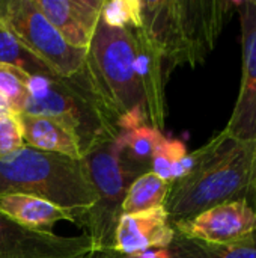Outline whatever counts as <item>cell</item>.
Segmentation results:
<instances>
[{"instance_id": "1", "label": "cell", "mask_w": 256, "mask_h": 258, "mask_svg": "<svg viewBox=\"0 0 256 258\" xmlns=\"http://www.w3.org/2000/svg\"><path fill=\"white\" fill-rule=\"evenodd\" d=\"M74 77L118 135L149 125L130 30L100 18L83 68Z\"/></svg>"}, {"instance_id": "2", "label": "cell", "mask_w": 256, "mask_h": 258, "mask_svg": "<svg viewBox=\"0 0 256 258\" xmlns=\"http://www.w3.org/2000/svg\"><path fill=\"white\" fill-rule=\"evenodd\" d=\"M235 8L229 0H142L143 29L158 45L170 74L177 67L205 60Z\"/></svg>"}, {"instance_id": "3", "label": "cell", "mask_w": 256, "mask_h": 258, "mask_svg": "<svg viewBox=\"0 0 256 258\" xmlns=\"http://www.w3.org/2000/svg\"><path fill=\"white\" fill-rule=\"evenodd\" d=\"M228 203H246L256 210V141L229 138L201 168L170 183L164 210L177 224Z\"/></svg>"}, {"instance_id": "4", "label": "cell", "mask_w": 256, "mask_h": 258, "mask_svg": "<svg viewBox=\"0 0 256 258\" xmlns=\"http://www.w3.org/2000/svg\"><path fill=\"white\" fill-rule=\"evenodd\" d=\"M24 194L50 201L75 216L95 204V190L83 160L23 147L0 159V195Z\"/></svg>"}, {"instance_id": "5", "label": "cell", "mask_w": 256, "mask_h": 258, "mask_svg": "<svg viewBox=\"0 0 256 258\" xmlns=\"http://www.w3.org/2000/svg\"><path fill=\"white\" fill-rule=\"evenodd\" d=\"M29 89L30 101L24 113L62 122L78 139L83 157L101 142L119 136L101 116L75 77L30 76Z\"/></svg>"}, {"instance_id": "6", "label": "cell", "mask_w": 256, "mask_h": 258, "mask_svg": "<svg viewBox=\"0 0 256 258\" xmlns=\"http://www.w3.org/2000/svg\"><path fill=\"white\" fill-rule=\"evenodd\" d=\"M118 138L101 142L81 159L97 197L78 224L92 242V252L113 249L122 203L130 186L119 160Z\"/></svg>"}, {"instance_id": "7", "label": "cell", "mask_w": 256, "mask_h": 258, "mask_svg": "<svg viewBox=\"0 0 256 258\" xmlns=\"http://www.w3.org/2000/svg\"><path fill=\"white\" fill-rule=\"evenodd\" d=\"M0 26L56 77L71 79L83 68L88 50L71 47L35 0H0Z\"/></svg>"}, {"instance_id": "8", "label": "cell", "mask_w": 256, "mask_h": 258, "mask_svg": "<svg viewBox=\"0 0 256 258\" xmlns=\"http://www.w3.org/2000/svg\"><path fill=\"white\" fill-rule=\"evenodd\" d=\"M241 24V86L232 115L223 128L235 141H256V0L235 2Z\"/></svg>"}, {"instance_id": "9", "label": "cell", "mask_w": 256, "mask_h": 258, "mask_svg": "<svg viewBox=\"0 0 256 258\" xmlns=\"http://www.w3.org/2000/svg\"><path fill=\"white\" fill-rule=\"evenodd\" d=\"M92 252L86 234L63 237L26 228L0 215V258H84Z\"/></svg>"}, {"instance_id": "10", "label": "cell", "mask_w": 256, "mask_h": 258, "mask_svg": "<svg viewBox=\"0 0 256 258\" xmlns=\"http://www.w3.org/2000/svg\"><path fill=\"white\" fill-rule=\"evenodd\" d=\"M172 225L175 233L186 239L226 246L243 240L255 230L256 210L246 203H228Z\"/></svg>"}, {"instance_id": "11", "label": "cell", "mask_w": 256, "mask_h": 258, "mask_svg": "<svg viewBox=\"0 0 256 258\" xmlns=\"http://www.w3.org/2000/svg\"><path fill=\"white\" fill-rule=\"evenodd\" d=\"M130 33L136 53V70L145 97L148 124L163 132L167 115L166 80L169 77L163 54L143 26L130 30Z\"/></svg>"}, {"instance_id": "12", "label": "cell", "mask_w": 256, "mask_h": 258, "mask_svg": "<svg viewBox=\"0 0 256 258\" xmlns=\"http://www.w3.org/2000/svg\"><path fill=\"white\" fill-rule=\"evenodd\" d=\"M35 3L71 47L89 48L104 0H35Z\"/></svg>"}, {"instance_id": "13", "label": "cell", "mask_w": 256, "mask_h": 258, "mask_svg": "<svg viewBox=\"0 0 256 258\" xmlns=\"http://www.w3.org/2000/svg\"><path fill=\"white\" fill-rule=\"evenodd\" d=\"M175 239V230L164 207L143 213L122 215L116 233L113 251L131 255L149 249L169 248Z\"/></svg>"}, {"instance_id": "14", "label": "cell", "mask_w": 256, "mask_h": 258, "mask_svg": "<svg viewBox=\"0 0 256 258\" xmlns=\"http://www.w3.org/2000/svg\"><path fill=\"white\" fill-rule=\"evenodd\" d=\"M26 147L33 150L60 154L74 160H81V148L75 135L62 122L32 113L18 115Z\"/></svg>"}, {"instance_id": "15", "label": "cell", "mask_w": 256, "mask_h": 258, "mask_svg": "<svg viewBox=\"0 0 256 258\" xmlns=\"http://www.w3.org/2000/svg\"><path fill=\"white\" fill-rule=\"evenodd\" d=\"M0 215L18 225L41 231H50L60 221L75 222V216L71 212L42 198L24 194L0 195Z\"/></svg>"}, {"instance_id": "16", "label": "cell", "mask_w": 256, "mask_h": 258, "mask_svg": "<svg viewBox=\"0 0 256 258\" xmlns=\"http://www.w3.org/2000/svg\"><path fill=\"white\" fill-rule=\"evenodd\" d=\"M163 138V132L151 125H142L119 135V160L130 184L142 174L151 172L152 156Z\"/></svg>"}, {"instance_id": "17", "label": "cell", "mask_w": 256, "mask_h": 258, "mask_svg": "<svg viewBox=\"0 0 256 258\" xmlns=\"http://www.w3.org/2000/svg\"><path fill=\"white\" fill-rule=\"evenodd\" d=\"M170 183L164 181L154 172H146L131 181L127 189L122 215L143 213L154 209L164 207Z\"/></svg>"}, {"instance_id": "18", "label": "cell", "mask_w": 256, "mask_h": 258, "mask_svg": "<svg viewBox=\"0 0 256 258\" xmlns=\"http://www.w3.org/2000/svg\"><path fill=\"white\" fill-rule=\"evenodd\" d=\"M30 74L18 67L0 63V95L15 115L26 112L30 101Z\"/></svg>"}, {"instance_id": "19", "label": "cell", "mask_w": 256, "mask_h": 258, "mask_svg": "<svg viewBox=\"0 0 256 258\" xmlns=\"http://www.w3.org/2000/svg\"><path fill=\"white\" fill-rule=\"evenodd\" d=\"M0 63L21 68L30 76L56 77L39 59L30 54L8 30L0 26Z\"/></svg>"}, {"instance_id": "20", "label": "cell", "mask_w": 256, "mask_h": 258, "mask_svg": "<svg viewBox=\"0 0 256 258\" xmlns=\"http://www.w3.org/2000/svg\"><path fill=\"white\" fill-rule=\"evenodd\" d=\"M101 20L110 27L139 29L143 26L142 0H104Z\"/></svg>"}, {"instance_id": "21", "label": "cell", "mask_w": 256, "mask_h": 258, "mask_svg": "<svg viewBox=\"0 0 256 258\" xmlns=\"http://www.w3.org/2000/svg\"><path fill=\"white\" fill-rule=\"evenodd\" d=\"M186 154L187 151L184 142H181L180 139H167L164 136L152 156L151 172H154L164 181L170 183L174 169Z\"/></svg>"}, {"instance_id": "22", "label": "cell", "mask_w": 256, "mask_h": 258, "mask_svg": "<svg viewBox=\"0 0 256 258\" xmlns=\"http://www.w3.org/2000/svg\"><path fill=\"white\" fill-rule=\"evenodd\" d=\"M196 243L204 258H256V228L247 237L232 245L214 246L202 242Z\"/></svg>"}, {"instance_id": "23", "label": "cell", "mask_w": 256, "mask_h": 258, "mask_svg": "<svg viewBox=\"0 0 256 258\" xmlns=\"http://www.w3.org/2000/svg\"><path fill=\"white\" fill-rule=\"evenodd\" d=\"M23 128L18 115L9 113L0 119V159L24 147Z\"/></svg>"}, {"instance_id": "24", "label": "cell", "mask_w": 256, "mask_h": 258, "mask_svg": "<svg viewBox=\"0 0 256 258\" xmlns=\"http://www.w3.org/2000/svg\"><path fill=\"white\" fill-rule=\"evenodd\" d=\"M121 258H172V252L169 248H163V249H149V251H143V252H137L131 255L121 254Z\"/></svg>"}, {"instance_id": "25", "label": "cell", "mask_w": 256, "mask_h": 258, "mask_svg": "<svg viewBox=\"0 0 256 258\" xmlns=\"http://www.w3.org/2000/svg\"><path fill=\"white\" fill-rule=\"evenodd\" d=\"M84 258H121V254L113 251V249H107V251H97V252H91L88 257Z\"/></svg>"}, {"instance_id": "26", "label": "cell", "mask_w": 256, "mask_h": 258, "mask_svg": "<svg viewBox=\"0 0 256 258\" xmlns=\"http://www.w3.org/2000/svg\"><path fill=\"white\" fill-rule=\"evenodd\" d=\"M9 113H12V112H11V109H9V106H8V103H6V100L0 95V119L5 118V116H8Z\"/></svg>"}]
</instances>
